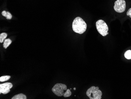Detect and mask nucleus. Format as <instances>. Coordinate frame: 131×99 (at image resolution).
Instances as JSON below:
<instances>
[{"label": "nucleus", "instance_id": "nucleus-1", "mask_svg": "<svg viewBox=\"0 0 131 99\" xmlns=\"http://www.w3.org/2000/svg\"><path fill=\"white\" fill-rule=\"evenodd\" d=\"M87 26L85 21L79 17H76L73 22V30L75 33L81 34H83L86 30Z\"/></svg>", "mask_w": 131, "mask_h": 99}, {"label": "nucleus", "instance_id": "nucleus-2", "mask_svg": "<svg viewBox=\"0 0 131 99\" xmlns=\"http://www.w3.org/2000/svg\"><path fill=\"white\" fill-rule=\"evenodd\" d=\"M86 94L90 99H101L103 94L98 87L92 86L87 90Z\"/></svg>", "mask_w": 131, "mask_h": 99}, {"label": "nucleus", "instance_id": "nucleus-3", "mask_svg": "<svg viewBox=\"0 0 131 99\" xmlns=\"http://www.w3.org/2000/svg\"><path fill=\"white\" fill-rule=\"evenodd\" d=\"M96 26L98 32L103 37H105L108 34V27L104 21L99 20L96 23Z\"/></svg>", "mask_w": 131, "mask_h": 99}, {"label": "nucleus", "instance_id": "nucleus-4", "mask_svg": "<svg viewBox=\"0 0 131 99\" xmlns=\"http://www.w3.org/2000/svg\"><path fill=\"white\" fill-rule=\"evenodd\" d=\"M67 90V86L62 83H57L52 88V91L58 96H64L66 91Z\"/></svg>", "mask_w": 131, "mask_h": 99}, {"label": "nucleus", "instance_id": "nucleus-5", "mask_svg": "<svg viewBox=\"0 0 131 99\" xmlns=\"http://www.w3.org/2000/svg\"><path fill=\"white\" fill-rule=\"evenodd\" d=\"M126 8V4L124 0H117L115 2L114 9L116 12L123 13L125 10Z\"/></svg>", "mask_w": 131, "mask_h": 99}, {"label": "nucleus", "instance_id": "nucleus-6", "mask_svg": "<svg viewBox=\"0 0 131 99\" xmlns=\"http://www.w3.org/2000/svg\"><path fill=\"white\" fill-rule=\"evenodd\" d=\"M13 85L10 83H6L0 85V94H7L10 92V89L13 87Z\"/></svg>", "mask_w": 131, "mask_h": 99}, {"label": "nucleus", "instance_id": "nucleus-7", "mask_svg": "<svg viewBox=\"0 0 131 99\" xmlns=\"http://www.w3.org/2000/svg\"><path fill=\"white\" fill-rule=\"evenodd\" d=\"M27 97L25 94H17L12 97V99H26Z\"/></svg>", "mask_w": 131, "mask_h": 99}, {"label": "nucleus", "instance_id": "nucleus-8", "mask_svg": "<svg viewBox=\"0 0 131 99\" xmlns=\"http://www.w3.org/2000/svg\"><path fill=\"white\" fill-rule=\"evenodd\" d=\"M12 43V41L10 39H6L4 40V42L3 46L5 49H7L8 47Z\"/></svg>", "mask_w": 131, "mask_h": 99}, {"label": "nucleus", "instance_id": "nucleus-9", "mask_svg": "<svg viewBox=\"0 0 131 99\" xmlns=\"http://www.w3.org/2000/svg\"><path fill=\"white\" fill-rule=\"evenodd\" d=\"M7 33L3 32V33H1L0 34V43H2L4 42V40L6 39V38L7 37Z\"/></svg>", "mask_w": 131, "mask_h": 99}, {"label": "nucleus", "instance_id": "nucleus-10", "mask_svg": "<svg viewBox=\"0 0 131 99\" xmlns=\"http://www.w3.org/2000/svg\"><path fill=\"white\" fill-rule=\"evenodd\" d=\"M124 57L127 59H131V50H128L124 53Z\"/></svg>", "mask_w": 131, "mask_h": 99}, {"label": "nucleus", "instance_id": "nucleus-11", "mask_svg": "<svg viewBox=\"0 0 131 99\" xmlns=\"http://www.w3.org/2000/svg\"><path fill=\"white\" fill-rule=\"evenodd\" d=\"M10 78H11V76L9 75H6V76H2L0 77V81L4 82V81L8 80Z\"/></svg>", "mask_w": 131, "mask_h": 99}, {"label": "nucleus", "instance_id": "nucleus-12", "mask_svg": "<svg viewBox=\"0 0 131 99\" xmlns=\"http://www.w3.org/2000/svg\"><path fill=\"white\" fill-rule=\"evenodd\" d=\"M71 95V92L70 89H68L66 91L64 95V97H67L70 96Z\"/></svg>", "mask_w": 131, "mask_h": 99}, {"label": "nucleus", "instance_id": "nucleus-13", "mask_svg": "<svg viewBox=\"0 0 131 99\" xmlns=\"http://www.w3.org/2000/svg\"><path fill=\"white\" fill-rule=\"evenodd\" d=\"M6 17L7 20H11L12 17V15L10 12H7V14L6 15Z\"/></svg>", "mask_w": 131, "mask_h": 99}, {"label": "nucleus", "instance_id": "nucleus-14", "mask_svg": "<svg viewBox=\"0 0 131 99\" xmlns=\"http://www.w3.org/2000/svg\"><path fill=\"white\" fill-rule=\"evenodd\" d=\"M127 15L128 16H129L131 18V8H130L128 10L127 12Z\"/></svg>", "mask_w": 131, "mask_h": 99}, {"label": "nucleus", "instance_id": "nucleus-15", "mask_svg": "<svg viewBox=\"0 0 131 99\" xmlns=\"http://www.w3.org/2000/svg\"><path fill=\"white\" fill-rule=\"evenodd\" d=\"M7 12H6V11L4 10V11H3V12H2V15H3V16H4V17H6V15H7Z\"/></svg>", "mask_w": 131, "mask_h": 99}, {"label": "nucleus", "instance_id": "nucleus-16", "mask_svg": "<svg viewBox=\"0 0 131 99\" xmlns=\"http://www.w3.org/2000/svg\"><path fill=\"white\" fill-rule=\"evenodd\" d=\"M73 90H74V91H75V90H76V88H73Z\"/></svg>", "mask_w": 131, "mask_h": 99}]
</instances>
